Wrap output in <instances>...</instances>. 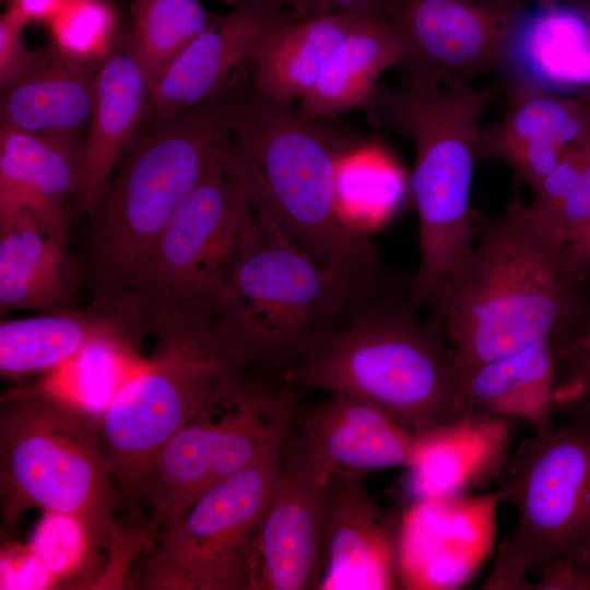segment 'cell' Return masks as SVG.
Returning a JSON list of instances; mask_svg holds the SVG:
<instances>
[{"label":"cell","instance_id":"cell-1","mask_svg":"<svg viewBox=\"0 0 590 590\" xmlns=\"http://www.w3.org/2000/svg\"><path fill=\"white\" fill-rule=\"evenodd\" d=\"M233 118V172L256 211L271 214L320 267L359 294L394 287L401 276L341 216L335 201L340 160L362 143L333 121L305 120L292 105L266 95L248 72L227 91Z\"/></svg>","mask_w":590,"mask_h":590},{"label":"cell","instance_id":"cell-2","mask_svg":"<svg viewBox=\"0 0 590 590\" xmlns=\"http://www.w3.org/2000/svg\"><path fill=\"white\" fill-rule=\"evenodd\" d=\"M234 163L227 94L153 121L122 157L84 215L75 253L82 284L105 302L134 297L157 241L179 203Z\"/></svg>","mask_w":590,"mask_h":590},{"label":"cell","instance_id":"cell-3","mask_svg":"<svg viewBox=\"0 0 590 590\" xmlns=\"http://www.w3.org/2000/svg\"><path fill=\"white\" fill-rule=\"evenodd\" d=\"M475 239L432 304L449 342L456 382L473 369L539 342H554L583 294L563 247L530 223L515 200L497 217L474 216Z\"/></svg>","mask_w":590,"mask_h":590},{"label":"cell","instance_id":"cell-4","mask_svg":"<svg viewBox=\"0 0 590 590\" xmlns=\"http://www.w3.org/2000/svg\"><path fill=\"white\" fill-rule=\"evenodd\" d=\"M418 309L411 291L356 297L284 380L367 402L417 434L450 422L457 398L449 342L432 315L418 319Z\"/></svg>","mask_w":590,"mask_h":590},{"label":"cell","instance_id":"cell-5","mask_svg":"<svg viewBox=\"0 0 590 590\" xmlns=\"http://www.w3.org/2000/svg\"><path fill=\"white\" fill-rule=\"evenodd\" d=\"M504 92L503 82L446 87L401 74L396 86L378 82L363 108L373 127L409 137L415 148L410 189L418 215L420 260L412 296L420 307L432 306L473 247L470 196L480 120Z\"/></svg>","mask_w":590,"mask_h":590},{"label":"cell","instance_id":"cell-6","mask_svg":"<svg viewBox=\"0 0 590 590\" xmlns=\"http://www.w3.org/2000/svg\"><path fill=\"white\" fill-rule=\"evenodd\" d=\"M143 308L156 346L119 388L98 429L119 489L154 498L164 445L208 397L258 361L217 308Z\"/></svg>","mask_w":590,"mask_h":590},{"label":"cell","instance_id":"cell-7","mask_svg":"<svg viewBox=\"0 0 590 590\" xmlns=\"http://www.w3.org/2000/svg\"><path fill=\"white\" fill-rule=\"evenodd\" d=\"M94 420L46 382L2 396V531L38 508L75 518L92 544L114 548L120 539L114 517V465Z\"/></svg>","mask_w":590,"mask_h":590},{"label":"cell","instance_id":"cell-8","mask_svg":"<svg viewBox=\"0 0 590 590\" xmlns=\"http://www.w3.org/2000/svg\"><path fill=\"white\" fill-rule=\"evenodd\" d=\"M497 477L517 522L497 545L483 589H533L529 573L590 564V418L535 429Z\"/></svg>","mask_w":590,"mask_h":590},{"label":"cell","instance_id":"cell-9","mask_svg":"<svg viewBox=\"0 0 590 590\" xmlns=\"http://www.w3.org/2000/svg\"><path fill=\"white\" fill-rule=\"evenodd\" d=\"M256 213L258 239L217 308L258 362L291 364L338 324L358 294L296 246L275 217Z\"/></svg>","mask_w":590,"mask_h":590},{"label":"cell","instance_id":"cell-10","mask_svg":"<svg viewBox=\"0 0 590 590\" xmlns=\"http://www.w3.org/2000/svg\"><path fill=\"white\" fill-rule=\"evenodd\" d=\"M302 393L246 373L208 397L157 456L156 521L175 522L215 484L279 453Z\"/></svg>","mask_w":590,"mask_h":590},{"label":"cell","instance_id":"cell-11","mask_svg":"<svg viewBox=\"0 0 590 590\" xmlns=\"http://www.w3.org/2000/svg\"><path fill=\"white\" fill-rule=\"evenodd\" d=\"M259 228L257 213L233 169L214 174L172 214L134 297L157 308H217Z\"/></svg>","mask_w":590,"mask_h":590},{"label":"cell","instance_id":"cell-12","mask_svg":"<svg viewBox=\"0 0 590 590\" xmlns=\"http://www.w3.org/2000/svg\"><path fill=\"white\" fill-rule=\"evenodd\" d=\"M281 451L215 484L154 542L151 589H246L251 546L273 495Z\"/></svg>","mask_w":590,"mask_h":590},{"label":"cell","instance_id":"cell-13","mask_svg":"<svg viewBox=\"0 0 590 590\" xmlns=\"http://www.w3.org/2000/svg\"><path fill=\"white\" fill-rule=\"evenodd\" d=\"M524 0H389L387 19L401 74L446 87L500 75L511 26Z\"/></svg>","mask_w":590,"mask_h":590},{"label":"cell","instance_id":"cell-14","mask_svg":"<svg viewBox=\"0 0 590 590\" xmlns=\"http://www.w3.org/2000/svg\"><path fill=\"white\" fill-rule=\"evenodd\" d=\"M330 470L297 439L281 448V469L249 556L246 589H317L322 508Z\"/></svg>","mask_w":590,"mask_h":590},{"label":"cell","instance_id":"cell-15","mask_svg":"<svg viewBox=\"0 0 590 590\" xmlns=\"http://www.w3.org/2000/svg\"><path fill=\"white\" fill-rule=\"evenodd\" d=\"M498 492L417 499L398 524V580L408 589H456L493 553Z\"/></svg>","mask_w":590,"mask_h":590},{"label":"cell","instance_id":"cell-16","mask_svg":"<svg viewBox=\"0 0 590 590\" xmlns=\"http://www.w3.org/2000/svg\"><path fill=\"white\" fill-rule=\"evenodd\" d=\"M229 5L227 14H212L209 25L150 90L153 121L168 120L225 94L248 72L267 35L309 14L245 0Z\"/></svg>","mask_w":590,"mask_h":590},{"label":"cell","instance_id":"cell-17","mask_svg":"<svg viewBox=\"0 0 590 590\" xmlns=\"http://www.w3.org/2000/svg\"><path fill=\"white\" fill-rule=\"evenodd\" d=\"M363 475L332 471L322 508L320 590H387L398 581V526Z\"/></svg>","mask_w":590,"mask_h":590},{"label":"cell","instance_id":"cell-18","mask_svg":"<svg viewBox=\"0 0 590 590\" xmlns=\"http://www.w3.org/2000/svg\"><path fill=\"white\" fill-rule=\"evenodd\" d=\"M73 212L19 209L0 214V310L40 314L78 308L83 288L70 247Z\"/></svg>","mask_w":590,"mask_h":590},{"label":"cell","instance_id":"cell-19","mask_svg":"<svg viewBox=\"0 0 590 590\" xmlns=\"http://www.w3.org/2000/svg\"><path fill=\"white\" fill-rule=\"evenodd\" d=\"M508 109L496 123L481 127L479 158L505 161L532 190L557 165L567 148L590 140V109L526 82L505 84Z\"/></svg>","mask_w":590,"mask_h":590},{"label":"cell","instance_id":"cell-20","mask_svg":"<svg viewBox=\"0 0 590 590\" xmlns=\"http://www.w3.org/2000/svg\"><path fill=\"white\" fill-rule=\"evenodd\" d=\"M149 331H153L151 320L135 297L92 300L84 309L2 320L0 373L17 378L55 371L91 343Z\"/></svg>","mask_w":590,"mask_h":590},{"label":"cell","instance_id":"cell-21","mask_svg":"<svg viewBox=\"0 0 590 590\" xmlns=\"http://www.w3.org/2000/svg\"><path fill=\"white\" fill-rule=\"evenodd\" d=\"M150 91L128 35L101 61L94 105L84 137L81 188L73 202L85 215L97 203L118 163L135 141Z\"/></svg>","mask_w":590,"mask_h":590},{"label":"cell","instance_id":"cell-22","mask_svg":"<svg viewBox=\"0 0 590 590\" xmlns=\"http://www.w3.org/2000/svg\"><path fill=\"white\" fill-rule=\"evenodd\" d=\"M500 76L504 84L526 82L554 94L589 88V19L568 0L526 3L511 26Z\"/></svg>","mask_w":590,"mask_h":590},{"label":"cell","instance_id":"cell-23","mask_svg":"<svg viewBox=\"0 0 590 590\" xmlns=\"http://www.w3.org/2000/svg\"><path fill=\"white\" fill-rule=\"evenodd\" d=\"M330 472L409 468L418 434L362 400L330 394L306 413L296 438Z\"/></svg>","mask_w":590,"mask_h":590},{"label":"cell","instance_id":"cell-24","mask_svg":"<svg viewBox=\"0 0 590 590\" xmlns=\"http://www.w3.org/2000/svg\"><path fill=\"white\" fill-rule=\"evenodd\" d=\"M99 63L73 58L55 45L34 50L26 68L1 87V127L54 137L87 129Z\"/></svg>","mask_w":590,"mask_h":590},{"label":"cell","instance_id":"cell-25","mask_svg":"<svg viewBox=\"0 0 590 590\" xmlns=\"http://www.w3.org/2000/svg\"><path fill=\"white\" fill-rule=\"evenodd\" d=\"M508 433L504 416L472 413L418 434L408 468L416 500L461 494L498 474Z\"/></svg>","mask_w":590,"mask_h":590},{"label":"cell","instance_id":"cell-26","mask_svg":"<svg viewBox=\"0 0 590 590\" xmlns=\"http://www.w3.org/2000/svg\"><path fill=\"white\" fill-rule=\"evenodd\" d=\"M83 143L84 139L1 127L0 214L19 209H73L81 188Z\"/></svg>","mask_w":590,"mask_h":590},{"label":"cell","instance_id":"cell-27","mask_svg":"<svg viewBox=\"0 0 590 590\" xmlns=\"http://www.w3.org/2000/svg\"><path fill=\"white\" fill-rule=\"evenodd\" d=\"M555 351L544 341L486 363L456 382L457 417L488 413L518 417L535 429L552 424Z\"/></svg>","mask_w":590,"mask_h":590},{"label":"cell","instance_id":"cell-28","mask_svg":"<svg viewBox=\"0 0 590 590\" xmlns=\"http://www.w3.org/2000/svg\"><path fill=\"white\" fill-rule=\"evenodd\" d=\"M365 17L353 13H309L267 35L259 44L249 74L266 95L292 103L318 79L340 43ZM381 17V16H380Z\"/></svg>","mask_w":590,"mask_h":590},{"label":"cell","instance_id":"cell-29","mask_svg":"<svg viewBox=\"0 0 590 590\" xmlns=\"http://www.w3.org/2000/svg\"><path fill=\"white\" fill-rule=\"evenodd\" d=\"M399 55L387 16L363 19L300 98L299 115L309 121H333L354 108L363 109L379 76L397 66Z\"/></svg>","mask_w":590,"mask_h":590},{"label":"cell","instance_id":"cell-30","mask_svg":"<svg viewBox=\"0 0 590 590\" xmlns=\"http://www.w3.org/2000/svg\"><path fill=\"white\" fill-rule=\"evenodd\" d=\"M404 190L399 167L376 145L362 142L338 164L334 191L339 212L363 233L396 210Z\"/></svg>","mask_w":590,"mask_h":590},{"label":"cell","instance_id":"cell-31","mask_svg":"<svg viewBox=\"0 0 590 590\" xmlns=\"http://www.w3.org/2000/svg\"><path fill=\"white\" fill-rule=\"evenodd\" d=\"M212 14L199 0H134L128 37L149 91L209 25Z\"/></svg>","mask_w":590,"mask_h":590},{"label":"cell","instance_id":"cell-32","mask_svg":"<svg viewBox=\"0 0 590 590\" xmlns=\"http://www.w3.org/2000/svg\"><path fill=\"white\" fill-rule=\"evenodd\" d=\"M144 337L117 335L91 343L52 371L46 384L101 417L119 388L144 361L139 356Z\"/></svg>","mask_w":590,"mask_h":590},{"label":"cell","instance_id":"cell-33","mask_svg":"<svg viewBox=\"0 0 590 590\" xmlns=\"http://www.w3.org/2000/svg\"><path fill=\"white\" fill-rule=\"evenodd\" d=\"M581 302L555 351L553 409L570 418H590V288L582 283Z\"/></svg>","mask_w":590,"mask_h":590},{"label":"cell","instance_id":"cell-34","mask_svg":"<svg viewBox=\"0 0 590 590\" xmlns=\"http://www.w3.org/2000/svg\"><path fill=\"white\" fill-rule=\"evenodd\" d=\"M49 25L54 45L84 61L101 63L116 44L117 17L105 0H68Z\"/></svg>","mask_w":590,"mask_h":590},{"label":"cell","instance_id":"cell-35","mask_svg":"<svg viewBox=\"0 0 590 590\" xmlns=\"http://www.w3.org/2000/svg\"><path fill=\"white\" fill-rule=\"evenodd\" d=\"M581 169V145L567 148L554 169L533 189L526 205L532 226L546 239L564 247L567 208L577 190Z\"/></svg>","mask_w":590,"mask_h":590},{"label":"cell","instance_id":"cell-36","mask_svg":"<svg viewBox=\"0 0 590 590\" xmlns=\"http://www.w3.org/2000/svg\"><path fill=\"white\" fill-rule=\"evenodd\" d=\"M30 543L31 552L56 579L73 570L91 543L84 526L73 517L45 512Z\"/></svg>","mask_w":590,"mask_h":590},{"label":"cell","instance_id":"cell-37","mask_svg":"<svg viewBox=\"0 0 590 590\" xmlns=\"http://www.w3.org/2000/svg\"><path fill=\"white\" fill-rule=\"evenodd\" d=\"M28 20L9 8L0 17V86L9 84L30 63L34 51L25 47L23 31Z\"/></svg>","mask_w":590,"mask_h":590},{"label":"cell","instance_id":"cell-38","mask_svg":"<svg viewBox=\"0 0 590 590\" xmlns=\"http://www.w3.org/2000/svg\"><path fill=\"white\" fill-rule=\"evenodd\" d=\"M228 4L240 0H225ZM275 9L302 13H353L365 16H387L389 0H245Z\"/></svg>","mask_w":590,"mask_h":590},{"label":"cell","instance_id":"cell-39","mask_svg":"<svg viewBox=\"0 0 590 590\" xmlns=\"http://www.w3.org/2000/svg\"><path fill=\"white\" fill-rule=\"evenodd\" d=\"M54 580L30 548L1 557V589L47 588Z\"/></svg>","mask_w":590,"mask_h":590},{"label":"cell","instance_id":"cell-40","mask_svg":"<svg viewBox=\"0 0 590 590\" xmlns=\"http://www.w3.org/2000/svg\"><path fill=\"white\" fill-rule=\"evenodd\" d=\"M563 253L568 272L581 283L590 273V213L569 231Z\"/></svg>","mask_w":590,"mask_h":590},{"label":"cell","instance_id":"cell-41","mask_svg":"<svg viewBox=\"0 0 590 590\" xmlns=\"http://www.w3.org/2000/svg\"><path fill=\"white\" fill-rule=\"evenodd\" d=\"M590 213V140L581 145V169L577 190L567 208L564 244L569 231Z\"/></svg>","mask_w":590,"mask_h":590},{"label":"cell","instance_id":"cell-42","mask_svg":"<svg viewBox=\"0 0 590 590\" xmlns=\"http://www.w3.org/2000/svg\"><path fill=\"white\" fill-rule=\"evenodd\" d=\"M535 589L590 590V564L579 569L552 570L542 575Z\"/></svg>","mask_w":590,"mask_h":590},{"label":"cell","instance_id":"cell-43","mask_svg":"<svg viewBox=\"0 0 590 590\" xmlns=\"http://www.w3.org/2000/svg\"><path fill=\"white\" fill-rule=\"evenodd\" d=\"M68 0H11V9L19 11L28 21L49 22Z\"/></svg>","mask_w":590,"mask_h":590},{"label":"cell","instance_id":"cell-44","mask_svg":"<svg viewBox=\"0 0 590 590\" xmlns=\"http://www.w3.org/2000/svg\"><path fill=\"white\" fill-rule=\"evenodd\" d=\"M576 4L590 21V0H568Z\"/></svg>","mask_w":590,"mask_h":590},{"label":"cell","instance_id":"cell-45","mask_svg":"<svg viewBox=\"0 0 590 590\" xmlns=\"http://www.w3.org/2000/svg\"><path fill=\"white\" fill-rule=\"evenodd\" d=\"M578 99L590 109V87L581 92Z\"/></svg>","mask_w":590,"mask_h":590}]
</instances>
